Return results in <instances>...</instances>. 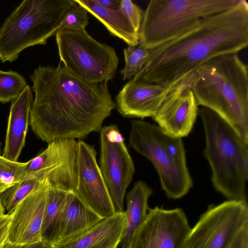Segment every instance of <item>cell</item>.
I'll list each match as a JSON object with an SVG mask.
<instances>
[{
  "instance_id": "obj_1",
  "label": "cell",
  "mask_w": 248,
  "mask_h": 248,
  "mask_svg": "<svg viewBox=\"0 0 248 248\" xmlns=\"http://www.w3.org/2000/svg\"><path fill=\"white\" fill-rule=\"evenodd\" d=\"M35 93L29 125L36 135L49 143L83 139L99 132L116 104L108 82L85 81L61 62L56 67L40 66L30 75Z\"/></svg>"
},
{
  "instance_id": "obj_2",
  "label": "cell",
  "mask_w": 248,
  "mask_h": 248,
  "mask_svg": "<svg viewBox=\"0 0 248 248\" xmlns=\"http://www.w3.org/2000/svg\"><path fill=\"white\" fill-rule=\"evenodd\" d=\"M248 45V3L207 16L176 37L150 49L133 80L175 86L216 56L238 53Z\"/></svg>"
},
{
  "instance_id": "obj_3",
  "label": "cell",
  "mask_w": 248,
  "mask_h": 248,
  "mask_svg": "<svg viewBox=\"0 0 248 248\" xmlns=\"http://www.w3.org/2000/svg\"><path fill=\"white\" fill-rule=\"evenodd\" d=\"M238 53L203 63L195 73L191 89L198 106L218 114L248 143V66Z\"/></svg>"
},
{
  "instance_id": "obj_4",
  "label": "cell",
  "mask_w": 248,
  "mask_h": 248,
  "mask_svg": "<svg viewBox=\"0 0 248 248\" xmlns=\"http://www.w3.org/2000/svg\"><path fill=\"white\" fill-rule=\"evenodd\" d=\"M198 115L203 125V154L211 169L214 187L228 200L247 201L248 143L210 109L202 107Z\"/></svg>"
},
{
  "instance_id": "obj_5",
  "label": "cell",
  "mask_w": 248,
  "mask_h": 248,
  "mask_svg": "<svg viewBox=\"0 0 248 248\" xmlns=\"http://www.w3.org/2000/svg\"><path fill=\"white\" fill-rule=\"evenodd\" d=\"M74 0H24L0 29V61L12 62L25 48L46 45L61 27Z\"/></svg>"
},
{
  "instance_id": "obj_6",
  "label": "cell",
  "mask_w": 248,
  "mask_h": 248,
  "mask_svg": "<svg viewBox=\"0 0 248 248\" xmlns=\"http://www.w3.org/2000/svg\"><path fill=\"white\" fill-rule=\"evenodd\" d=\"M128 144L153 164L169 198L180 199L188 193L193 182L182 138L149 122L132 120Z\"/></svg>"
},
{
  "instance_id": "obj_7",
  "label": "cell",
  "mask_w": 248,
  "mask_h": 248,
  "mask_svg": "<svg viewBox=\"0 0 248 248\" xmlns=\"http://www.w3.org/2000/svg\"><path fill=\"white\" fill-rule=\"evenodd\" d=\"M239 0H151L144 11L139 46L152 49L180 35L202 19L234 6Z\"/></svg>"
},
{
  "instance_id": "obj_8",
  "label": "cell",
  "mask_w": 248,
  "mask_h": 248,
  "mask_svg": "<svg viewBox=\"0 0 248 248\" xmlns=\"http://www.w3.org/2000/svg\"><path fill=\"white\" fill-rule=\"evenodd\" d=\"M55 35L60 61L72 74L93 83L113 78L119 60L112 47L97 41L85 30L60 29Z\"/></svg>"
},
{
  "instance_id": "obj_9",
  "label": "cell",
  "mask_w": 248,
  "mask_h": 248,
  "mask_svg": "<svg viewBox=\"0 0 248 248\" xmlns=\"http://www.w3.org/2000/svg\"><path fill=\"white\" fill-rule=\"evenodd\" d=\"M247 225L246 201L228 200L210 205L191 228L183 248H230Z\"/></svg>"
},
{
  "instance_id": "obj_10",
  "label": "cell",
  "mask_w": 248,
  "mask_h": 248,
  "mask_svg": "<svg viewBox=\"0 0 248 248\" xmlns=\"http://www.w3.org/2000/svg\"><path fill=\"white\" fill-rule=\"evenodd\" d=\"M99 168L116 212L124 211L126 189L135 171L124 138L115 124L103 126L99 131Z\"/></svg>"
},
{
  "instance_id": "obj_11",
  "label": "cell",
  "mask_w": 248,
  "mask_h": 248,
  "mask_svg": "<svg viewBox=\"0 0 248 248\" xmlns=\"http://www.w3.org/2000/svg\"><path fill=\"white\" fill-rule=\"evenodd\" d=\"M48 143L43 152L28 162L24 179H46L51 187L74 192L78 182V141L62 139Z\"/></svg>"
},
{
  "instance_id": "obj_12",
  "label": "cell",
  "mask_w": 248,
  "mask_h": 248,
  "mask_svg": "<svg viewBox=\"0 0 248 248\" xmlns=\"http://www.w3.org/2000/svg\"><path fill=\"white\" fill-rule=\"evenodd\" d=\"M190 229L182 208L166 209L156 206L149 209L128 248H183Z\"/></svg>"
},
{
  "instance_id": "obj_13",
  "label": "cell",
  "mask_w": 248,
  "mask_h": 248,
  "mask_svg": "<svg viewBox=\"0 0 248 248\" xmlns=\"http://www.w3.org/2000/svg\"><path fill=\"white\" fill-rule=\"evenodd\" d=\"M78 182L73 192L89 208L102 218L116 213L110 193L96 160L94 147L78 141Z\"/></svg>"
},
{
  "instance_id": "obj_14",
  "label": "cell",
  "mask_w": 248,
  "mask_h": 248,
  "mask_svg": "<svg viewBox=\"0 0 248 248\" xmlns=\"http://www.w3.org/2000/svg\"><path fill=\"white\" fill-rule=\"evenodd\" d=\"M195 73H191L182 79L152 117L159 127L176 137L189 135L198 115V105L191 89Z\"/></svg>"
},
{
  "instance_id": "obj_15",
  "label": "cell",
  "mask_w": 248,
  "mask_h": 248,
  "mask_svg": "<svg viewBox=\"0 0 248 248\" xmlns=\"http://www.w3.org/2000/svg\"><path fill=\"white\" fill-rule=\"evenodd\" d=\"M49 186L45 179L16 206L10 215L7 242L26 245L42 240V225Z\"/></svg>"
},
{
  "instance_id": "obj_16",
  "label": "cell",
  "mask_w": 248,
  "mask_h": 248,
  "mask_svg": "<svg viewBox=\"0 0 248 248\" xmlns=\"http://www.w3.org/2000/svg\"><path fill=\"white\" fill-rule=\"evenodd\" d=\"M175 86L140 82L131 79L116 95V108L124 117L141 119L152 118Z\"/></svg>"
},
{
  "instance_id": "obj_17",
  "label": "cell",
  "mask_w": 248,
  "mask_h": 248,
  "mask_svg": "<svg viewBox=\"0 0 248 248\" xmlns=\"http://www.w3.org/2000/svg\"><path fill=\"white\" fill-rule=\"evenodd\" d=\"M125 211L101 219L85 232L57 243L54 248H117L125 226Z\"/></svg>"
},
{
  "instance_id": "obj_18",
  "label": "cell",
  "mask_w": 248,
  "mask_h": 248,
  "mask_svg": "<svg viewBox=\"0 0 248 248\" xmlns=\"http://www.w3.org/2000/svg\"><path fill=\"white\" fill-rule=\"evenodd\" d=\"M32 102V91L29 85L11 102L2 155L8 160L17 161L24 146Z\"/></svg>"
},
{
  "instance_id": "obj_19",
  "label": "cell",
  "mask_w": 248,
  "mask_h": 248,
  "mask_svg": "<svg viewBox=\"0 0 248 248\" xmlns=\"http://www.w3.org/2000/svg\"><path fill=\"white\" fill-rule=\"evenodd\" d=\"M102 219L73 192H69L60 222L56 244L85 232Z\"/></svg>"
},
{
  "instance_id": "obj_20",
  "label": "cell",
  "mask_w": 248,
  "mask_h": 248,
  "mask_svg": "<svg viewBox=\"0 0 248 248\" xmlns=\"http://www.w3.org/2000/svg\"><path fill=\"white\" fill-rule=\"evenodd\" d=\"M153 193L145 182L139 180L126 194L125 226L121 242L122 248H128L133 234L146 219L150 209L148 199Z\"/></svg>"
},
{
  "instance_id": "obj_21",
  "label": "cell",
  "mask_w": 248,
  "mask_h": 248,
  "mask_svg": "<svg viewBox=\"0 0 248 248\" xmlns=\"http://www.w3.org/2000/svg\"><path fill=\"white\" fill-rule=\"evenodd\" d=\"M92 14L113 35L123 40L128 46L139 45V33L136 32L120 9L111 10L100 5L97 0H75Z\"/></svg>"
},
{
  "instance_id": "obj_22",
  "label": "cell",
  "mask_w": 248,
  "mask_h": 248,
  "mask_svg": "<svg viewBox=\"0 0 248 248\" xmlns=\"http://www.w3.org/2000/svg\"><path fill=\"white\" fill-rule=\"evenodd\" d=\"M69 192L49 186L41 228L42 240L53 245L57 242L62 215Z\"/></svg>"
},
{
  "instance_id": "obj_23",
  "label": "cell",
  "mask_w": 248,
  "mask_h": 248,
  "mask_svg": "<svg viewBox=\"0 0 248 248\" xmlns=\"http://www.w3.org/2000/svg\"><path fill=\"white\" fill-rule=\"evenodd\" d=\"M44 179H24L0 193V201L5 214L10 215L16 206L36 189Z\"/></svg>"
},
{
  "instance_id": "obj_24",
  "label": "cell",
  "mask_w": 248,
  "mask_h": 248,
  "mask_svg": "<svg viewBox=\"0 0 248 248\" xmlns=\"http://www.w3.org/2000/svg\"><path fill=\"white\" fill-rule=\"evenodd\" d=\"M27 85L24 77L18 72L0 70V102L4 104L12 102Z\"/></svg>"
},
{
  "instance_id": "obj_25",
  "label": "cell",
  "mask_w": 248,
  "mask_h": 248,
  "mask_svg": "<svg viewBox=\"0 0 248 248\" xmlns=\"http://www.w3.org/2000/svg\"><path fill=\"white\" fill-rule=\"evenodd\" d=\"M27 165L0 155V193L25 178Z\"/></svg>"
},
{
  "instance_id": "obj_26",
  "label": "cell",
  "mask_w": 248,
  "mask_h": 248,
  "mask_svg": "<svg viewBox=\"0 0 248 248\" xmlns=\"http://www.w3.org/2000/svg\"><path fill=\"white\" fill-rule=\"evenodd\" d=\"M125 66L120 72L123 80L132 79L142 69L150 56V49L128 46L124 49Z\"/></svg>"
},
{
  "instance_id": "obj_27",
  "label": "cell",
  "mask_w": 248,
  "mask_h": 248,
  "mask_svg": "<svg viewBox=\"0 0 248 248\" xmlns=\"http://www.w3.org/2000/svg\"><path fill=\"white\" fill-rule=\"evenodd\" d=\"M88 11L74 0V4L67 11L60 29L82 30L89 23Z\"/></svg>"
},
{
  "instance_id": "obj_28",
  "label": "cell",
  "mask_w": 248,
  "mask_h": 248,
  "mask_svg": "<svg viewBox=\"0 0 248 248\" xmlns=\"http://www.w3.org/2000/svg\"><path fill=\"white\" fill-rule=\"evenodd\" d=\"M120 9L134 30L139 33L144 11L131 0H120Z\"/></svg>"
},
{
  "instance_id": "obj_29",
  "label": "cell",
  "mask_w": 248,
  "mask_h": 248,
  "mask_svg": "<svg viewBox=\"0 0 248 248\" xmlns=\"http://www.w3.org/2000/svg\"><path fill=\"white\" fill-rule=\"evenodd\" d=\"M10 220L9 215L4 214L0 216V248H3L7 241Z\"/></svg>"
},
{
  "instance_id": "obj_30",
  "label": "cell",
  "mask_w": 248,
  "mask_h": 248,
  "mask_svg": "<svg viewBox=\"0 0 248 248\" xmlns=\"http://www.w3.org/2000/svg\"><path fill=\"white\" fill-rule=\"evenodd\" d=\"M230 248H248V225L239 232Z\"/></svg>"
},
{
  "instance_id": "obj_31",
  "label": "cell",
  "mask_w": 248,
  "mask_h": 248,
  "mask_svg": "<svg viewBox=\"0 0 248 248\" xmlns=\"http://www.w3.org/2000/svg\"><path fill=\"white\" fill-rule=\"evenodd\" d=\"M3 248H54L53 245L46 241L41 240L30 244L16 245L6 242Z\"/></svg>"
},
{
  "instance_id": "obj_32",
  "label": "cell",
  "mask_w": 248,
  "mask_h": 248,
  "mask_svg": "<svg viewBox=\"0 0 248 248\" xmlns=\"http://www.w3.org/2000/svg\"><path fill=\"white\" fill-rule=\"evenodd\" d=\"M104 7L111 10H118L120 8V0H97Z\"/></svg>"
},
{
  "instance_id": "obj_33",
  "label": "cell",
  "mask_w": 248,
  "mask_h": 248,
  "mask_svg": "<svg viewBox=\"0 0 248 248\" xmlns=\"http://www.w3.org/2000/svg\"><path fill=\"white\" fill-rule=\"evenodd\" d=\"M5 212L0 201V216L4 214Z\"/></svg>"
}]
</instances>
